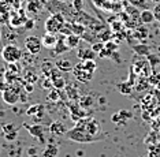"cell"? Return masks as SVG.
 Listing matches in <instances>:
<instances>
[{"mask_svg": "<svg viewBox=\"0 0 160 157\" xmlns=\"http://www.w3.org/2000/svg\"><path fill=\"white\" fill-rule=\"evenodd\" d=\"M56 41H58L56 34H51V33H45L41 37L42 47H45V48H48V49H53V47L56 45Z\"/></svg>", "mask_w": 160, "mask_h": 157, "instance_id": "obj_9", "label": "cell"}, {"mask_svg": "<svg viewBox=\"0 0 160 157\" xmlns=\"http://www.w3.org/2000/svg\"><path fill=\"white\" fill-rule=\"evenodd\" d=\"M2 59L8 63H18L22 59V51L15 44H6L2 49Z\"/></svg>", "mask_w": 160, "mask_h": 157, "instance_id": "obj_2", "label": "cell"}, {"mask_svg": "<svg viewBox=\"0 0 160 157\" xmlns=\"http://www.w3.org/2000/svg\"><path fill=\"white\" fill-rule=\"evenodd\" d=\"M66 23V19L62 15L60 12H56V14H52L48 19L45 21L44 23V27H45V33H51V34H59L62 27L64 26Z\"/></svg>", "mask_w": 160, "mask_h": 157, "instance_id": "obj_4", "label": "cell"}, {"mask_svg": "<svg viewBox=\"0 0 160 157\" xmlns=\"http://www.w3.org/2000/svg\"><path fill=\"white\" fill-rule=\"evenodd\" d=\"M149 2H152L153 4H158V3H160V0H149Z\"/></svg>", "mask_w": 160, "mask_h": 157, "instance_id": "obj_24", "label": "cell"}, {"mask_svg": "<svg viewBox=\"0 0 160 157\" xmlns=\"http://www.w3.org/2000/svg\"><path fill=\"white\" fill-rule=\"evenodd\" d=\"M25 127H28V130H29V133L32 134L33 137L36 138H38L40 141H42V133H44V129H42L41 126H38V125H36V126H29V125H23Z\"/></svg>", "mask_w": 160, "mask_h": 157, "instance_id": "obj_15", "label": "cell"}, {"mask_svg": "<svg viewBox=\"0 0 160 157\" xmlns=\"http://www.w3.org/2000/svg\"><path fill=\"white\" fill-rule=\"evenodd\" d=\"M112 2H121V0H112Z\"/></svg>", "mask_w": 160, "mask_h": 157, "instance_id": "obj_26", "label": "cell"}, {"mask_svg": "<svg viewBox=\"0 0 160 157\" xmlns=\"http://www.w3.org/2000/svg\"><path fill=\"white\" fill-rule=\"evenodd\" d=\"M23 155V145L19 141H10L4 142L0 149V157H22Z\"/></svg>", "mask_w": 160, "mask_h": 157, "instance_id": "obj_3", "label": "cell"}, {"mask_svg": "<svg viewBox=\"0 0 160 157\" xmlns=\"http://www.w3.org/2000/svg\"><path fill=\"white\" fill-rule=\"evenodd\" d=\"M153 15H155V21H159L160 22V3H158V4H155L153 7Z\"/></svg>", "mask_w": 160, "mask_h": 157, "instance_id": "obj_22", "label": "cell"}, {"mask_svg": "<svg viewBox=\"0 0 160 157\" xmlns=\"http://www.w3.org/2000/svg\"><path fill=\"white\" fill-rule=\"evenodd\" d=\"M104 48V45H103V44H94V45L92 47V49L94 51V52H99V51H101V49H103Z\"/></svg>", "mask_w": 160, "mask_h": 157, "instance_id": "obj_23", "label": "cell"}, {"mask_svg": "<svg viewBox=\"0 0 160 157\" xmlns=\"http://www.w3.org/2000/svg\"><path fill=\"white\" fill-rule=\"evenodd\" d=\"M38 10H40V4L37 2H29V4H28V12H33V14H36V12H38Z\"/></svg>", "mask_w": 160, "mask_h": 157, "instance_id": "obj_21", "label": "cell"}, {"mask_svg": "<svg viewBox=\"0 0 160 157\" xmlns=\"http://www.w3.org/2000/svg\"><path fill=\"white\" fill-rule=\"evenodd\" d=\"M127 2H129L132 6L137 7V8H144V10L149 8V7H148V3H147V0H127Z\"/></svg>", "mask_w": 160, "mask_h": 157, "instance_id": "obj_20", "label": "cell"}, {"mask_svg": "<svg viewBox=\"0 0 160 157\" xmlns=\"http://www.w3.org/2000/svg\"><path fill=\"white\" fill-rule=\"evenodd\" d=\"M64 37H66V36H63V37L58 38L56 45L53 47V53H55V55H60V53H64V52H67V51H70V49H68V47L66 45Z\"/></svg>", "mask_w": 160, "mask_h": 157, "instance_id": "obj_14", "label": "cell"}, {"mask_svg": "<svg viewBox=\"0 0 160 157\" xmlns=\"http://www.w3.org/2000/svg\"><path fill=\"white\" fill-rule=\"evenodd\" d=\"M2 97H3V101L8 105H15L18 101L21 100V93H19V89L14 85H10L6 90L2 92Z\"/></svg>", "mask_w": 160, "mask_h": 157, "instance_id": "obj_5", "label": "cell"}, {"mask_svg": "<svg viewBox=\"0 0 160 157\" xmlns=\"http://www.w3.org/2000/svg\"><path fill=\"white\" fill-rule=\"evenodd\" d=\"M81 66L83 68H85L86 71H89L90 74H93L94 71H96L97 66L94 63V60H81Z\"/></svg>", "mask_w": 160, "mask_h": 157, "instance_id": "obj_19", "label": "cell"}, {"mask_svg": "<svg viewBox=\"0 0 160 157\" xmlns=\"http://www.w3.org/2000/svg\"><path fill=\"white\" fill-rule=\"evenodd\" d=\"M56 68L59 71H66V72H68V71H72V68H74V66L71 64V61L70 60H58L56 61Z\"/></svg>", "mask_w": 160, "mask_h": 157, "instance_id": "obj_16", "label": "cell"}, {"mask_svg": "<svg viewBox=\"0 0 160 157\" xmlns=\"http://www.w3.org/2000/svg\"><path fill=\"white\" fill-rule=\"evenodd\" d=\"M96 56V52L92 48H79L78 49V57L81 60H93Z\"/></svg>", "mask_w": 160, "mask_h": 157, "instance_id": "obj_13", "label": "cell"}, {"mask_svg": "<svg viewBox=\"0 0 160 157\" xmlns=\"http://www.w3.org/2000/svg\"><path fill=\"white\" fill-rule=\"evenodd\" d=\"M49 133L53 134V135H56V137H62V135H66L67 130L60 122H53L52 125L49 126Z\"/></svg>", "mask_w": 160, "mask_h": 157, "instance_id": "obj_10", "label": "cell"}, {"mask_svg": "<svg viewBox=\"0 0 160 157\" xmlns=\"http://www.w3.org/2000/svg\"><path fill=\"white\" fill-rule=\"evenodd\" d=\"M51 79H52V86L55 87V89H63L64 86H66V81H64L63 78L59 75V74H52L49 76Z\"/></svg>", "mask_w": 160, "mask_h": 157, "instance_id": "obj_17", "label": "cell"}, {"mask_svg": "<svg viewBox=\"0 0 160 157\" xmlns=\"http://www.w3.org/2000/svg\"><path fill=\"white\" fill-rule=\"evenodd\" d=\"M66 137L70 141L79 142V144H92V142L101 141V138H104L103 135H92V134H89L88 131L83 129V127L79 126L78 123H77V126H74L72 129L67 130Z\"/></svg>", "mask_w": 160, "mask_h": 157, "instance_id": "obj_1", "label": "cell"}, {"mask_svg": "<svg viewBox=\"0 0 160 157\" xmlns=\"http://www.w3.org/2000/svg\"><path fill=\"white\" fill-rule=\"evenodd\" d=\"M140 21L141 23L144 25H149L152 23V22H155V15H153V11L152 10H142L140 12Z\"/></svg>", "mask_w": 160, "mask_h": 157, "instance_id": "obj_12", "label": "cell"}, {"mask_svg": "<svg viewBox=\"0 0 160 157\" xmlns=\"http://www.w3.org/2000/svg\"><path fill=\"white\" fill-rule=\"evenodd\" d=\"M72 74H74V76L78 79L79 82H89L90 79H92L93 74H90L89 71H86L85 68L81 66V63H78L77 66H74V68H72Z\"/></svg>", "mask_w": 160, "mask_h": 157, "instance_id": "obj_8", "label": "cell"}, {"mask_svg": "<svg viewBox=\"0 0 160 157\" xmlns=\"http://www.w3.org/2000/svg\"><path fill=\"white\" fill-rule=\"evenodd\" d=\"M64 41H66V45L68 47V49H75L79 45V41H81V38H79L78 34H75V33H71V34H68L64 37Z\"/></svg>", "mask_w": 160, "mask_h": 157, "instance_id": "obj_11", "label": "cell"}, {"mask_svg": "<svg viewBox=\"0 0 160 157\" xmlns=\"http://www.w3.org/2000/svg\"><path fill=\"white\" fill-rule=\"evenodd\" d=\"M17 2H21V3H23V2H26V0H17Z\"/></svg>", "mask_w": 160, "mask_h": 157, "instance_id": "obj_25", "label": "cell"}, {"mask_svg": "<svg viewBox=\"0 0 160 157\" xmlns=\"http://www.w3.org/2000/svg\"><path fill=\"white\" fill-rule=\"evenodd\" d=\"M78 125L83 127L86 131H88L89 134H92V135H99V131H100V125L97 120H94L92 118L89 119H83L81 122H78Z\"/></svg>", "mask_w": 160, "mask_h": 157, "instance_id": "obj_7", "label": "cell"}, {"mask_svg": "<svg viewBox=\"0 0 160 157\" xmlns=\"http://www.w3.org/2000/svg\"><path fill=\"white\" fill-rule=\"evenodd\" d=\"M25 48L30 55H38L42 48L41 38L36 37V36H29L25 38Z\"/></svg>", "mask_w": 160, "mask_h": 157, "instance_id": "obj_6", "label": "cell"}, {"mask_svg": "<svg viewBox=\"0 0 160 157\" xmlns=\"http://www.w3.org/2000/svg\"><path fill=\"white\" fill-rule=\"evenodd\" d=\"M41 68H42V72H44L45 76H51L52 75V72L55 71V64H53L52 61H49V60H45V61H42Z\"/></svg>", "mask_w": 160, "mask_h": 157, "instance_id": "obj_18", "label": "cell"}]
</instances>
